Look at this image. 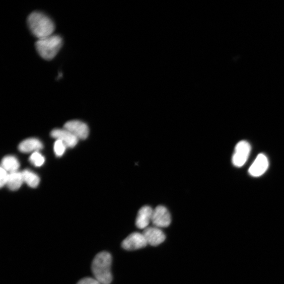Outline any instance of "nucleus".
I'll return each instance as SVG.
<instances>
[{"instance_id":"f257e3e1","label":"nucleus","mask_w":284,"mask_h":284,"mask_svg":"<svg viewBox=\"0 0 284 284\" xmlns=\"http://www.w3.org/2000/svg\"><path fill=\"white\" fill-rule=\"evenodd\" d=\"M27 23L31 33L38 39L50 36L55 30L52 19L38 11L33 12L29 16Z\"/></svg>"},{"instance_id":"f03ea898","label":"nucleus","mask_w":284,"mask_h":284,"mask_svg":"<svg viewBox=\"0 0 284 284\" xmlns=\"http://www.w3.org/2000/svg\"><path fill=\"white\" fill-rule=\"evenodd\" d=\"M112 262L111 254L106 251L100 252L93 260L91 269L94 278L101 284H110L112 281Z\"/></svg>"},{"instance_id":"7ed1b4c3","label":"nucleus","mask_w":284,"mask_h":284,"mask_svg":"<svg viewBox=\"0 0 284 284\" xmlns=\"http://www.w3.org/2000/svg\"><path fill=\"white\" fill-rule=\"evenodd\" d=\"M62 45V38L60 35L53 34L50 36L38 39L35 45L41 57L45 60H51L60 50Z\"/></svg>"},{"instance_id":"20e7f679","label":"nucleus","mask_w":284,"mask_h":284,"mask_svg":"<svg viewBox=\"0 0 284 284\" xmlns=\"http://www.w3.org/2000/svg\"><path fill=\"white\" fill-rule=\"evenodd\" d=\"M251 150L248 142L242 140L237 144L232 159L233 163L236 167L240 168L245 164Z\"/></svg>"},{"instance_id":"39448f33","label":"nucleus","mask_w":284,"mask_h":284,"mask_svg":"<svg viewBox=\"0 0 284 284\" xmlns=\"http://www.w3.org/2000/svg\"><path fill=\"white\" fill-rule=\"evenodd\" d=\"M152 223L158 228H167L171 223V216L167 207L159 205L153 209Z\"/></svg>"},{"instance_id":"423d86ee","label":"nucleus","mask_w":284,"mask_h":284,"mask_svg":"<svg viewBox=\"0 0 284 284\" xmlns=\"http://www.w3.org/2000/svg\"><path fill=\"white\" fill-rule=\"evenodd\" d=\"M148 243L143 233L134 232L129 235L122 243V247L127 251H135L146 247Z\"/></svg>"},{"instance_id":"0eeeda50","label":"nucleus","mask_w":284,"mask_h":284,"mask_svg":"<svg viewBox=\"0 0 284 284\" xmlns=\"http://www.w3.org/2000/svg\"><path fill=\"white\" fill-rule=\"evenodd\" d=\"M64 128L67 130L78 139H86L89 133L88 125L85 123L78 120L66 122L64 126Z\"/></svg>"},{"instance_id":"6e6552de","label":"nucleus","mask_w":284,"mask_h":284,"mask_svg":"<svg viewBox=\"0 0 284 284\" xmlns=\"http://www.w3.org/2000/svg\"><path fill=\"white\" fill-rule=\"evenodd\" d=\"M148 244L157 246L164 242L166 236L164 232L157 227H148L143 232Z\"/></svg>"},{"instance_id":"1a4fd4ad","label":"nucleus","mask_w":284,"mask_h":284,"mask_svg":"<svg viewBox=\"0 0 284 284\" xmlns=\"http://www.w3.org/2000/svg\"><path fill=\"white\" fill-rule=\"evenodd\" d=\"M51 136L60 140L68 148H74L78 144L79 139L67 130L64 129H55L51 133Z\"/></svg>"},{"instance_id":"9d476101","label":"nucleus","mask_w":284,"mask_h":284,"mask_svg":"<svg viewBox=\"0 0 284 284\" xmlns=\"http://www.w3.org/2000/svg\"><path fill=\"white\" fill-rule=\"evenodd\" d=\"M268 161L266 156L263 154H259L251 166L249 173L254 177H259L262 175L268 169Z\"/></svg>"},{"instance_id":"9b49d317","label":"nucleus","mask_w":284,"mask_h":284,"mask_svg":"<svg viewBox=\"0 0 284 284\" xmlns=\"http://www.w3.org/2000/svg\"><path fill=\"white\" fill-rule=\"evenodd\" d=\"M153 212V209L149 206H144L139 209L135 221L138 229L145 230L148 228L152 222Z\"/></svg>"},{"instance_id":"f8f14e48","label":"nucleus","mask_w":284,"mask_h":284,"mask_svg":"<svg viewBox=\"0 0 284 284\" xmlns=\"http://www.w3.org/2000/svg\"><path fill=\"white\" fill-rule=\"evenodd\" d=\"M43 149V145L37 138H28L23 140L19 146V150L23 153L37 152Z\"/></svg>"},{"instance_id":"ddd939ff","label":"nucleus","mask_w":284,"mask_h":284,"mask_svg":"<svg viewBox=\"0 0 284 284\" xmlns=\"http://www.w3.org/2000/svg\"><path fill=\"white\" fill-rule=\"evenodd\" d=\"M24 182L22 172H16L9 174L7 183L8 187L11 190H18Z\"/></svg>"},{"instance_id":"4468645a","label":"nucleus","mask_w":284,"mask_h":284,"mask_svg":"<svg viewBox=\"0 0 284 284\" xmlns=\"http://www.w3.org/2000/svg\"><path fill=\"white\" fill-rule=\"evenodd\" d=\"M1 168L10 173L16 172L20 168V163L15 157L7 156L3 159Z\"/></svg>"},{"instance_id":"2eb2a0df","label":"nucleus","mask_w":284,"mask_h":284,"mask_svg":"<svg viewBox=\"0 0 284 284\" xmlns=\"http://www.w3.org/2000/svg\"><path fill=\"white\" fill-rule=\"evenodd\" d=\"M24 182L32 188L37 187L40 183L39 177L34 173L26 170L22 172Z\"/></svg>"},{"instance_id":"dca6fc26","label":"nucleus","mask_w":284,"mask_h":284,"mask_svg":"<svg viewBox=\"0 0 284 284\" xmlns=\"http://www.w3.org/2000/svg\"><path fill=\"white\" fill-rule=\"evenodd\" d=\"M30 162L35 167H40L42 166L45 161L44 158L38 152H35L30 158Z\"/></svg>"},{"instance_id":"f3484780","label":"nucleus","mask_w":284,"mask_h":284,"mask_svg":"<svg viewBox=\"0 0 284 284\" xmlns=\"http://www.w3.org/2000/svg\"><path fill=\"white\" fill-rule=\"evenodd\" d=\"M66 146L60 140H56L54 143V150L57 157H61L65 152Z\"/></svg>"},{"instance_id":"a211bd4d","label":"nucleus","mask_w":284,"mask_h":284,"mask_svg":"<svg viewBox=\"0 0 284 284\" xmlns=\"http://www.w3.org/2000/svg\"><path fill=\"white\" fill-rule=\"evenodd\" d=\"M0 170H1V171H0V176H1V178H0V186L3 187L5 185H7L9 174L2 168Z\"/></svg>"},{"instance_id":"6ab92c4d","label":"nucleus","mask_w":284,"mask_h":284,"mask_svg":"<svg viewBox=\"0 0 284 284\" xmlns=\"http://www.w3.org/2000/svg\"><path fill=\"white\" fill-rule=\"evenodd\" d=\"M77 284H101L95 278L85 277L79 280Z\"/></svg>"}]
</instances>
